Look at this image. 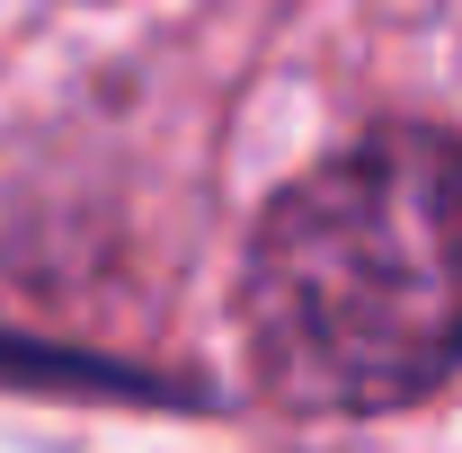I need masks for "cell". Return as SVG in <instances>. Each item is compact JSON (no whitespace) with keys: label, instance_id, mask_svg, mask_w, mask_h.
I'll return each instance as SVG.
<instances>
[{"label":"cell","instance_id":"6da1fadb","mask_svg":"<svg viewBox=\"0 0 462 453\" xmlns=\"http://www.w3.org/2000/svg\"><path fill=\"white\" fill-rule=\"evenodd\" d=\"M240 320L293 409H409L462 365V143L383 125L293 178L249 240Z\"/></svg>","mask_w":462,"mask_h":453}]
</instances>
